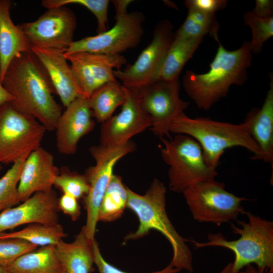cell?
<instances>
[{
    "instance_id": "obj_28",
    "label": "cell",
    "mask_w": 273,
    "mask_h": 273,
    "mask_svg": "<svg viewBox=\"0 0 273 273\" xmlns=\"http://www.w3.org/2000/svg\"><path fill=\"white\" fill-rule=\"evenodd\" d=\"M219 28L215 14L189 9L185 21L174 36L184 39H196L203 38L205 35L210 34L215 39L218 37Z\"/></svg>"
},
{
    "instance_id": "obj_42",
    "label": "cell",
    "mask_w": 273,
    "mask_h": 273,
    "mask_svg": "<svg viewBox=\"0 0 273 273\" xmlns=\"http://www.w3.org/2000/svg\"><path fill=\"white\" fill-rule=\"evenodd\" d=\"M0 273H10L5 268L0 266Z\"/></svg>"
},
{
    "instance_id": "obj_26",
    "label": "cell",
    "mask_w": 273,
    "mask_h": 273,
    "mask_svg": "<svg viewBox=\"0 0 273 273\" xmlns=\"http://www.w3.org/2000/svg\"><path fill=\"white\" fill-rule=\"evenodd\" d=\"M127 192L120 176L113 174L102 199L98 221L113 222L121 217L126 208Z\"/></svg>"
},
{
    "instance_id": "obj_36",
    "label": "cell",
    "mask_w": 273,
    "mask_h": 273,
    "mask_svg": "<svg viewBox=\"0 0 273 273\" xmlns=\"http://www.w3.org/2000/svg\"><path fill=\"white\" fill-rule=\"evenodd\" d=\"M58 206L59 210L69 216L73 221L77 220L81 215L78 199L70 195L63 194L58 198Z\"/></svg>"
},
{
    "instance_id": "obj_34",
    "label": "cell",
    "mask_w": 273,
    "mask_h": 273,
    "mask_svg": "<svg viewBox=\"0 0 273 273\" xmlns=\"http://www.w3.org/2000/svg\"><path fill=\"white\" fill-rule=\"evenodd\" d=\"M94 263L97 265L99 273H128L122 271L110 264L103 257L98 243L95 239L93 241ZM180 269L173 268L169 265L162 270L151 273H178Z\"/></svg>"
},
{
    "instance_id": "obj_3",
    "label": "cell",
    "mask_w": 273,
    "mask_h": 273,
    "mask_svg": "<svg viewBox=\"0 0 273 273\" xmlns=\"http://www.w3.org/2000/svg\"><path fill=\"white\" fill-rule=\"evenodd\" d=\"M126 208L137 216L138 228L124 238V242L142 238L151 230L161 233L170 243L173 256L169 265L193 273L192 254L186 244L187 239L181 236L171 222L166 210V188L164 184L154 178L144 195H139L126 187Z\"/></svg>"
},
{
    "instance_id": "obj_10",
    "label": "cell",
    "mask_w": 273,
    "mask_h": 273,
    "mask_svg": "<svg viewBox=\"0 0 273 273\" xmlns=\"http://www.w3.org/2000/svg\"><path fill=\"white\" fill-rule=\"evenodd\" d=\"M116 22L109 30L95 36L73 41L64 52L69 54L78 52L94 54L120 55L136 47L143 35L145 18L139 11L116 14Z\"/></svg>"
},
{
    "instance_id": "obj_18",
    "label": "cell",
    "mask_w": 273,
    "mask_h": 273,
    "mask_svg": "<svg viewBox=\"0 0 273 273\" xmlns=\"http://www.w3.org/2000/svg\"><path fill=\"white\" fill-rule=\"evenodd\" d=\"M59 173L51 153L41 147L33 151L24 162L18 184L21 202L35 193L51 191Z\"/></svg>"
},
{
    "instance_id": "obj_19",
    "label": "cell",
    "mask_w": 273,
    "mask_h": 273,
    "mask_svg": "<svg viewBox=\"0 0 273 273\" xmlns=\"http://www.w3.org/2000/svg\"><path fill=\"white\" fill-rule=\"evenodd\" d=\"M30 49L44 67L64 107L83 97L64 51L33 45Z\"/></svg>"
},
{
    "instance_id": "obj_13",
    "label": "cell",
    "mask_w": 273,
    "mask_h": 273,
    "mask_svg": "<svg viewBox=\"0 0 273 273\" xmlns=\"http://www.w3.org/2000/svg\"><path fill=\"white\" fill-rule=\"evenodd\" d=\"M17 26L30 46L65 52L73 41L76 19L73 12L64 6L48 9L36 20Z\"/></svg>"
},
{
    "instance_id": "obj_38",
    "label": "cell",
    "mask_w": 273,
    "mask_h": 273,
    "mask_svg": "<svg viewBox=\"0 0 273 273\" xmlns=\"http://www.w3.org/2000/svg\"><path fill=\"white\" fill-rule=\"evenodd\" d=\"M133 1L131 0H117L113 1L116 14H121L127 12L126 9L128 6Z\"/></svg>"
},
{
    "instance_id": "obj_23",
    "label": "cell",
    "mask_w": 273,
    "mask_h": 273,
    "mask_svg": "<svg viewBox=\"0 0 273 273\" xmlns=\"http://www.w3.org/2000/svg\"><path fill=\"white\" fill-rule=\"evenodd\" d=\"M5 269L10 273H63L54 245L42 246L26 253Z\"/></svg>"
},
{
    "instance_id": "obj_39",
    "label": "cell",
    "mask_w": 273,
    "mask_h": 273,
    "mask_svg": "<svg viewBox=\"0 0 273 273\" xmlns=\"http://www.w3.org/2000/svg\"><path fill=\"white\" fill-rule=\"evenodd\" d=\"M13 100V97L5 89L0 79V104L11 102Z\"/></svg>"
},
{
    "instance_id": "obj_17",
    "label": "cell",
    "mask_w": 273,
    "mask_h": 273,
    "mask_svg": "<svg viewBox=\"0 0 273 273\" xmlns=\"http://www.w3.org/2000/svg\"><path fill=\"white\" fill-rule=\"evenodd\" d=\"M59 118L56 131V146L62 154L76 153L79 140L93 130L95 122L88 99L79 97L72 101Z\"/></svg>"
},
{
    "instance_id": "obj_2",
    "label": "cell",
    "mask_w": 273,
    "mask_h": 273,
    "mask_svg": "<svg viewBox=\"0 0 273 273\" xmlns=\"http://www.w3.org/2000/svg\"><path fill=\"white\" fill-rule=\"evenodd\" d=\"M215 56L205 73L186 71L183 85L187 95L199 109L207 110L227 96L231 85H242L247 79V70L252 61L250 41L243 42L237 50H226L218 37Z\"/></svg>"
},
{
    "instance_id": "obj_7",
    "label": "cell",
    "mask_w": 273,
    "mask_h": 273,
    "mask_svg": "<svg viewBox=\"0 0 273 273\" xmlns=\"http://www.w3.org/2000/svg\"><path fill=\"white\" fill-rule=\"evenodd\" d=\"M225 187L223 183L210 179L196 182L182 193L195 220L219 226L245 214L242 202L248 199L226 191Z\"/></svg>"
},
{
    "instance_id": "obj_11",
    "label": "cell",
    "mask_w": 273,
    "mask_h": 273,
    "mask_svg": "<svg viewBox=\"0 0 273 273\" xmlns=\"http://www.w3.org/2000/svg\"><path fill=\"white\" fill-rule=\"evenodd\" d=\"M173 26L167 20L155 27L150 43L132 64L123 70L113 71L115 77L125 87L139 89L158 81V75L167 50L173 38Z\"/></svg>"
},
{
    "instance_id": "obj_8",
    "label": "cell",
    "mask_w": 273,
    "mask_h": 273,
    "mask_svg": "<svg viewBox=\"0 0 273 273\" xmlns=\"http://www.w3.org/2000/svg\"><path fill=\"white\" fill-rule=\"evenodd\" d=\"M46 131L37 120L18 111L10 102L0 104V164L25 160L40 147Z\"/></svg>"
},
{
    "instance_id": "obj_31",
    "label": "cell",
    "mask_w": 273,
    "mask_h": 273,
    "mask_svg": "<svg viewBox=\"0 0 273 273\" xmlns=\"http://www.w3.org/2000/svg\"><path fill=\"white\" fill-rule=\"evenodd\" d=\"M42 5L46 8H59L68 4H77L86 8L92 12L97 19L98 34L107 30L108 9L109 1L108 0H43Z\"/></svg>"
},
{
    "instance_id": "obj_29",
    "label": "cell",
    "mask_w": 273,
    "mask_h": 273,
    "mask_svg": "<svg viewBox=\"0 0 273 273\" xmlns=\"http://www.w3.org/2000/svg\"><path fill=\"white\" fill-rule=\"evenodd\" d=\"M24 161L13 163L0 178V213L21 202L18 186Z\"/></svg>"
},
{
    "instance_id": "obj_6",
    "label": "cell",
    "mask_w": 273,
    "mask_h": 273,
    "mask_svg": "<svg viewBox=\"0 0 273 273\" xmlns=\"http://www.w3.org/2000/svg\"><path fill=\"white\" fill-rule=\"evenodd\" d=\"M163 161L169 166L168 175L171 191L182 193L193 184L214 179L216 169L206 163L199 144L192 137L177 134L173 138H160Z\"/></svg>"
},
{
    "instance_id": "obj_15",
    "label": "cell",
    "mask_w": 273,
    "mask_h": 273,
    "mask_svg": "<svg viewBox=\"0 0 273 273\" xmlns=\"http://www.w3.org/2000/svg\"><path fill=\"white\" fill-rule=\"evenodd\" d=\"M126 88V99L120 112L102 124L101 145L114 147L123 145L134 135L152 126L151 117L141 106L138 89Z\"/></svg>"
},
{
    "instance_id": "obj_27",
    "label": "cell",
    "mask_w": 273,
    "mask_h": 273,
    "mask_svg": "<svg viewBox=\"0 0 273 273\" xmlns=\"http://www.w3.org/2000/svg\"><path fill=\"white\" fill-rule=\"evenodd\" d=\"M67 236L59 223L48 225L39 223H30L22 230L11 233H0V240L19 239L37 246L56 245Z\"/></svg>"
},
{
    "instance_id": "obj_14",
    "label": "cell",
    "mask_w": 273,
    "mask_h": 273,
    "mask_svg": "<svg viewBox=\"0 0 273 273\" xmlns=\"http://www.w3.org/2000/svg\"><path fill=\"white\" fill-rule=\"evenodd\" d=\"M64 55L70 63L74 77L84 97L88 99L105 83L116 81L113 71L126 63L121 55L78 52Z\"/></svg>"
},
{
    "instance_id": "obj_24",
    "label": "cell",
    "mask_w": 273,
    "mask_h": 273,
    "mask_svg": "<svg viewBox=\"0 0 273 273\" xmlns=\"http://www.w3.org/2000/svg\"><path fill=\"white\" fill-rule=\"evenodd\" d=\"M203 38L184 39L174 36L158 75V81H174L193 56Z\"/></svg>"
},
{
    "instance_id": "obj_12",
    "label": "cell",
    "mask_w": 273,
    "mask_h": 273,
    "mask_svg": "<svg viewBox=\"0 0 273 273\" xmlns=\"http://www.w3.org/2000/svg\"><path fill=\"white\" fill-rule=\"evenodd\" d=\"M180 82L157 81L147 86L137 89L140 105L151 117L150 129L159 138L171 139L169 127L173 120L184 113L189 102L179 97Z\"/></svg>"
},
{
    "instance_id": "obj_25",
    "label": "cell",
    "mask_w": 273,
    "mask_h": 273,
    "mask_svg": "<svg viewBox=\"0 0 273 273\" xmlns=\"http://www.w3.org/2000/svg\"><path fill=\"white\" fill-rule=\"evenodd\" d=\"M126 97V88L118 81L105 83L88 98L93 116L103 123L112 116L118 107L122 105Z\"/></svg>"
},
{
    "instance_id": "obj_37",
    "label": "cell",
    "mask_w": 273,
    "mask_h": 273,
    "mask_svg": "<svg viewBox=\"0 0 273 273\" xmlns=\"http://www.w3.org/2000/svg\"><path fill=\"white\" fill-rule=\"evenodd\" d=\"M261 18L273 17V1L271 0H256L255 7L252 11Z\"/></svg>"
},
{
    "instance_id": "obj_16",
    "label": "cell",
    "mask_w": 273,
    "mask_h": 273,
    "mask_svg": "<svg viewBox=\"0 0 273 273\" xmlns=\"http://www.w3.org/2000/svg\"><path fill=\"white\" fill-rule=\"evenodd\" d=\"M58 198L52 189L37 192L17 206L0 213V233L27 223L48 225L59 223Z\"/></svg>"
},
{
    "instance_id": "obj_1",
    "label": "cell",
    "mask_w": 273,
    "mask_h": 273,
    "mask_svg": "<svg viewBox=\"0 0 273 273\" xmlns=\"http://www.w3.org/2000/svg\"><path fill=\"white\" fill-rule=\"evenodd\" d=\"M2 83L16 109L35 118L47 130H55L62 108L53 98L56 93L48 73L31 51L12 61Z\"/></svg>"
},
{
    "instance_id": "obj_43",
    "label": "cell",
    "mask_w": 273,
    "mask_h": 273,
    "mask_svg": "<svg viewBox=\"0 0 273 273\" xmlns=\"http://www.w3.org/2000/svg\"><path fill=\"white\" fill-rule=\"evenodd\" d=\"M2 168L1 164H0V169Z\"/></svg>"
},
{
    "instance_id": "obj_20",
    "label": "cell",
    "mask_w": 273,
    "mask_h": 273,
    "mask_svg": "<svg viewBox=\"0 0 273 273\" xmlns=\"http://www.w3.org/2000/svg\"><path fill=\"white\" fill-rule=\"evenodd\" d=\"M269 88L260 108L249 112L244 123L251 138L258 146L261 159L273 164V76L270 74Z\"/></svg>"
},
{
    "instance_id": "obj_40",
    "label": "cell",
    "mask_w": 273,
    "mask_h": 273,
    "mask_svg": "<svg viewBox=\"0 0 273 273\" xmlns=\"http://www.w3.org/2000/svg\"><path fill=\"white\" fill-rule=\"evenodd\" d=\"M239 273H260L256 267L252 264H248L243 268Z\"/></svg>"
},
{
    "instance_id": "obj_41",
    "label": "cell",
    "mask_w": 273,
    "mask_h": 273,
    "mask_svg": "<svg viewBox=\"0 0 273 273\" xmlns=\"http://www.w3.org/2000/svg\"><path fill=\"white\" fill-rule=\"evenodd\" d=\"M232 263L228 264L221 270L218 273H229L231 268Z\"/></svg>"
},
{
    "instance_id": "obj_9",
    "label": "cell",
    "mask_w": 273,
    "mask_h": 273,
    "mask_svg": "<svg viewBox=\"0 0 273 273\" xmlns=\"http://www.w3.org/2000/svg\"><path fill=\"white\" fill-rule=\"evenodd\" d=\"M135 144L131 141L114 147L101 145L93 146L89 152L96 164L88 168L84 173L89 185V190L83 198L86 211L85 234L90 240L95 239L98 212L106 189L113 174L117 162L123 156L133 152Z\"/></svg>"
},
{
    "instance_id": "obj_33",
    "label": "cell",
    "mask_w": 273,
    "mask_h": 273,
    "mask_svg": "<svg viewBox=\"0 0 273 273\" xmlns=\"http://www.w3.org/2000/svg\"><path fill=\"white\" fill-rule=\"evenodd\" d=\"M37 247L19 239L0 240V266L6 267L20 256L35 250Z\"/></svg>"
},
{
    "instance_id": "obj_30",
    "label": "cell",
    "mask_w": 273,
    "mask_h": 273,
    "mask_svg": "<svg viewBox=\"0 0 273 273\" xmlns=\"http://www.w3.org/2000/svg\"><path fill=\"white\" fill-rule=\"evenodd\" d=\"M244 20L252 32L250 41L251 52L258 54L261 52L266 41L273 36V17L261 18L252 12L247 11L244 15Z\"/></svg>"
},
{
    "instance_id": "obj_32",
    "label": "cell",
    "mask_w": 273,
    "mask_h": 273,
    "mask_svg": "<svg viewBox=\"0 0 273 273\" xmlns=\"http://www.w3.org/2000/svg\"><path fill=\"white\" fill-rule=\"evenodd\" d=\"M54 186L63 194L70 195L77 199L83 198L89 190V185L84 174L71 172L66 169L56 177Z\"/></svg>"
},
{
    "instance_id": "obj_35",
    "label": "cell",
    "mask_w": 273,
    "mask_h": 273,
    "mask_svg": "<svg viewBox=\"0 0 273 273\" xmlns=\"http://www.w3.org/2000/svg\"><path fill=\"white\" fill-rule=\"evenodd\" d=\"M227 3L226 0H187L185 2L188 10H195L211 14H215L216 12L225 8Z\"/></svg>"
},
{
    "instance_id": "obj_4",
    "label": "cell",
    "mask_w": 273,
    "mask_h": 273,
    "mask_svg": "<svg viewBox=\"0 0 273 273\" xmlns=\"http://www.w3.org/2000/svg\"><path fill=\"white\" fill-rule=\"evenodd\" d=\"M248 221L236 220L239 226L231 223L234 234L240 236L236 240L229 241L219 232L208 235V241L200 242L187 239L198 249L209 246L225 248L233 251L235 260L229 273H239L248 264H255L260 273H273V222L254 215L245 214Z\"/></svg>"
},
{
    "instance_id": "obj_21",
    "label": "cell",
    "mask_w": 273,
    "mask_h": 273,
    "mask_svg": "<svg viewBox=\"0 0 273 273\" xmlns=\"http://www.w3.org/2000/svg\"><path fill=\"white\" fill-rule=\"evenodd\" d=\"M12 2L0 0V79L12 62L18 55L31 51L30 44L17 26L13 23L10 10Z\"/></svg>"
},
{
    "instance_id": "obj_5",
    "label": "cell",
    "mask_w": 273,
    "mask_h": 273,
    "mask_svg": "<svg viewBox=\"0 0 273 273\" xmlns=\"http://www.w3.org/2000/svg\"><path fill=\"white\" fill-rule=\"evenodd\" d=\"M169 131L196 140L202 148L207 164L214 169L218 166L225 150L235 147H243L253 153L252 159H261L260 150L244 122L235 124L207 117L192 118L183 113L173 120Z\"/></svg>"
},
{
    "instance_id": "obj_22",
    "label": "cell",
    "mask_w": 273,
    "mask_h": 273,
    "mask_svg": "<svg viewBox=\"0 0 273 273\" xmlns=\"http://www.w3.org/2000/svg\"><path fill=\"white\" fill-rule=\"evenodd\" d=\"M93 240L87 238L83 226L72 242L67 243L63 240L59 242L56 248L63 273H90L93 271Z\"/></svg>"
}]
</instances>
